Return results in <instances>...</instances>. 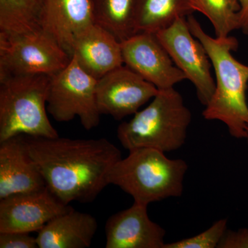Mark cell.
I'll return each instance as SVG.
<instances>
[{"label":"cell","instance_id":"cb8c5ba5","mask_svg":"<svg viewBox=\"0 0 248 248\" xmlns=\"http://www.w3.org/2000/svg\"><path fill=\"white\" fill-rule=\"evenodd\" d=\"M239 6V30L248 35V0H234Z\"/></svg>","mask_w":248,"mask_h":248},{"label":"cell","instance_id":"e0dca14e","mask_svg":"<svg viewBox=\"0 0 248 248\" xmlns=\"http://www.w3.org/2000/svg\"><path fill=\"white\" fill-rule=\"evenodd\" d=\"M194 12L189 0H138L135 34H156Z\"/></svg>","mask_w":248,"mask_h":248},{"label":"cell","instance_id":"603a6c76","mask_svg":"<svg viewBox=\"0 0 248 248\" xmlns=\"http://www.w3.org/2000/svg\"><path fill=\"white\" fill-rule=\"evenodd\" d=\"M217 248H248V228L227 229Z\"/></svg>","mask_w":248,"mask_h":248},{"label":"cell","instance_id":"9a60e30c","mask_svg":"<svg viewBox=\"0 0 248 248\" xmlns=\"http://www.w3.org/2000/svg\"><path fill=\"white\" fill-rule=\"evenodd\" d=\"M94 23L92 0H45L41 29L71 57L77 36Z\"/></svg>","mask_w":248,"mask_h":248},{"label":"cell","instance_id":"4fadbf2b","mask_svg":"<svg viewBox=\"0 0 248 248\" xmlns=\"http://www.w3.org/2000/svg\"><path fill=\"white\" fill-rule=\"evenodd\" d=\"M45 187V179L29 154L24 135L0 142V200Z\"/></svg>","mask_w":248,"mask_h":248},{"label":"cell","instance_id":"6da1fadb","mask_svg":"<svg viewBox=\"0 0 248 248\" xmlns=\"http://www.w3.org/2000/svg\"><path fill=\"white\" fill-rule=\"evenodd\" d=\"M24 138L46 187L66 205L95 200L109 185V172L122 158L120 149L105 138Z\"/></svg>","mask_w":248,"mask_h":248},{"label":"cell","instance_id":"8992f818","mask_svg":"<svg viewBox=\"0 0 248 248\" xmlns=\"http://www.w3.org/2000/svg\"><path fill=\"white\" fill-rule=\"evenodd\" d=\"M71 57L42 30L26 33H0V78L53 76L68 66Z\"/></svg>","mask_w":248,"mask_h":248},{"label":"cell","instance_id":"44dd1931","mask_svg":"<svg viewBox=\"0 0 248 248\" xmlns=\"http://www.w3.org/2000/svg\"><path fill=\"white\" fill-rule=\"evenodd\" d=\"M227 226V218H221L200 234L175 242L165 244L163 248H217L228 229Z\"/></svg>","mask_w":248,"mask_h":248},{"label":"cell","instance_id":"9c48e42d","mask_svg":"<svg viewBox=\"0 0 248 248\" xmlns=\"http://www.w3.org/2000/svg\"><path fill=\"white\" fill-rule=\"evenodd\" d=\"M159 89L123 65L97 79L96 99L101 115L121 120L135 115Z\"/></svg>","mask_w":248,"mask_h":248},{"label":"cell","instance_id":"2e32d148","mask_svg":"<svg viewBox=\"0 0 248 248\" xmlns=\"http://www.w3.org/2000/svg\"><path fill=\"white\" fill-rule=\"evenodd\" d=\"M97 229L95 217L72 209L48 222L36 239L39 248H89Z\"/></svg>","mask_w":248,"mask_h":248},{"label":"cell","instance_id":"ba28073f","mask_svg":"<svg viewBox=\"0 0 248 248\" xmlns=\"http://www.w3.org/2000/svg\"><path fill=\"white\" fill-rule=\"evenodd\" d=\"M156 35L174 64L194 85L199 100L205 107L215 90L212 63L205 47L191 32L187 17L179 18Z\"/></svg>","mask_w":248,"mask_h":248},{"label":"cell","instance_id":"52a82bcc","mask_svg":"<svg viewBox=\"0 0 248 248\" xmlns=\"http://www.w3.org/2000/svg\"><path fill=\"white\" fill-rule=\"evenodd\" d=\"M97 79L81 68L74 57L66 68L50 79L47 110L59 122L79 119L86 130L99 125L100 112L96 99Z\"/></svg>","mask_w":248,"mask_h":248},{"label":"cell","instance_id":"7a4b0ae2","mask_svg":"<svg viewBox=\"0 0 248 248\" xmlns=\"http://www.w3.org/2000/svg\"><path fill=\"white\" fill-rule=\"evenodd\" d=\"M187 21L192 35L205 47L216 77L215 92L202 115L206 120L226 124L233 138L245 139L248 128V66L232 54L238 48V41L230 35L212 37L192 15L187 16Z\"/></svg>","mask_w":248,"mask_h":248},{"label":"cell","instance_id":"ffe728a7","mask_svg":"<svg viewBox=\"0 0 248 248\" xmlns=\"http://www.w3.org/2000/svg\"><path fill=\"white\" fill-rule=\"evenodd\" d=\"M194 11L204 15L217 37H226L239 29V5L234 0H189Z\"/></svg>","mask_w":248,"mask_h":248},{"label":"cell","instance_id":"8fae6325","mask_svg":"<svg viewBox=\"0 0 248 248\" xmlns=\"http://www.w3.org/2000/svg\"><path fill=\"white\" fill-rule=\"evenodd\" d=\"M48 187L0 200V232L39 231L54 218L71 210Z\"/></svg>","mask_w":248,"mask_h":248},{"label":"cell","instance_id":"5bb4252c","mask_svg":"<svg viewBox=\"0 0 248 248\" xmlns=\"http://www.w3.org/2000/svg\"><path fill=\"white\" fill-rule=\"evenodd\" d=\"M72 57L96 79L124 65L120 41L96 22L77 36Z\"/></svg>","mask_w":248,"mask_h":248},{"label":"cell","instance_id":"d6986e66","mask_svg":"<svg viewBox=\"0 0 248 248\" xmlns=\"http://www.w3.org/2000/svg\"><path fill=\"white\" fill-rule=\"evenodd\" d=\"M45 0H0V33H26L41 29Z\"/></svg>","mask_w":248,"mask_h":248},{"label":"cell","instance_id":"277c9868","mask_svg":"<svg viewBox=\"0 0 248 248\" xmlns=\"http://www.w3.org/2000/svg\"><path fill=\"white\" fill-rule=\"evenodd\" d=\"M188 166L184 160L171 159L153 148L129 151L110 170L108 181L133 197L134 203L148 205L184 192Z\"/></svg>","mask_w":248,"mask_h":248},{"label":"cell","instance_id":"ac0fdd59","mask_svg":"<svg viewBox=\"0 0 248 248\" xmlns=\"http://www.w3.org/2000/svg\"><path fill=\"white\" fill-rule=\"evenodd\" d=\"M95 22L121 42L135 34L138 0H92Z\"/></svg>","mask_w":248,"mask_h":248},{"label":"cell","instance_id":"30bf717a","mask_svg":"<svg viewBox=\"0 0 248 248\" xmlns=\"http://www.w3.org/2000/svg\"><path fill=\"white\" fill-rule=\"evenodd\" d=\"M121 44L124 65L158 89H172L186 79L156 34L138 32Z\"/></svg>","mask_w":248,"mask_h":248},{"label":"cell","instance_id":"7c38bea8","mask_svg":"<svg viewBox=\"0 0 248 248\" xmlns=\"http://www.w3.org/2000/svg\"><path fill=\"white\" fill-rule=\"evenodd\" d=\"M107 248H163L166 231L148 216V205L134 203L109 217L105 226Z\"/></svg>","mask_w":248,"mask_h":248},{"label":"cell","instance_id":"d4e9b609","mask_svg":"<svg viewBox=\"0 0 248 248\" xmlns=\"http://www.w3.org/2000/svg\"><path fill=\"white\" fill-rule=\"evenodd\" d=\"M245 139H246V141H247V143L248 145V128L247 130V132H246V138H245Z\"/></svg>","mask_w":248,"mask_h":248},{"label":"cell","instance_id":"3957f363","mask_svg":"<svg viewBox=\"0 0 248 248\" xmlns=\"http://www.w3.org/2000/svg\"><path fill=\"white\" fill-rule=\"evenodd\" d=\"M191 122L182 94L174 88L159 90L148 107L119 125L117 138L128 151L153 148L170 153L185 143Z\"/></svg>","mask_w":248,"mask_h":248},{"label":"cell","instance_id":"5b68a950","mask_svg":"<svg viewBox=\"0 0 248 248\" xmlns=\"http://www.w3.org/2000/svg\"><path fill=\"white\" fill-rule=\"evenodd\" d=\"M51 76L0 78V142L19 135L59 137L47 115Z\"/></svg>","mask_w":248,"mask_h":248},{"label":"cell","instance_id":"7402d4cb","mask_svg":"<svg viewBox=\"0 0 248 248\" xmlns=\"http://www.w3.org/2000/svg\"><path fill=\"white\" fill-rule=\"evenodd\" d=\"M37 239L29 232H0V248H37Z\"/></svg>","mask_w":248,"mask_h":248}]
</instances>
